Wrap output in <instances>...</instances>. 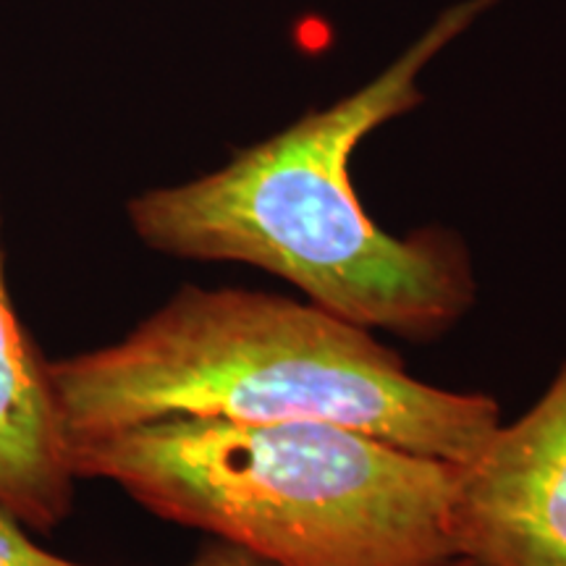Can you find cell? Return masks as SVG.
<instances>
[{
	"label": "cell",
	"instance_id": "obj_1",
	"mask_svg": "<svg viewBox=\"0 0 566 566\" xmlns=\"http://www.w3.org/2000/svg\"><path fill=\"white\" fill-rule=\"evenodd\" d=\"M493 3H457L365 87L233 150L218 171L132 197V231L168 258L279 275L315 307L373 334L412 344L451 334L478 302L470 247L443 226L407 237L380 229L349 166L375 129L420 108V71Z\"/></svg>",
	"mask_w": 566,
	"mask_h": 566
},
{
	"label": "cell",
	"instance_id": "obj_2",
	"mask_svg": "<svg viewBox=\"0 0 566 566\" xmlns=\"http://www.w3.org/2000/svg\"><path fill=\"white\" fill-rule=\"evenodd\" d=\"M71 438L168 417L331 422L464 464L499 428V401L407 370L373 331L307 300L184 286L118 342L51 359Z\"/></svg>",
	"mask_w": 566,
	"mask_h": 566
},
{
	"label": "cell",
	"instance_id": "obj_3",
	"mask_svg": "<svg viewBox=\"0 0 566 566\" xmlns=\"http://www.w3.org/2000/svg\"><path fill=\"white\" fill-rule=\"evenodd\" d=\"M80 480L275 566H430L457 556V464L331 422L168 417L71 438Z\"/></svg>",
	"mask_w": 566,
	"mask_h": 566
},
{
	"label": "cell",
	"instance_id": "obj_4",
	"mask_svg": "<svg viewBox=\"0 0 566 566\" xmlns=\"http://www.w3.org/2000/svg\"><path fill=\"white\" fill-rule=\"evenodd\" d=\"M449 525L454 554L483 566H566V363L457 464Z\"/></svg>",
	"mask_w": 566,
	"mask_h": 566
},
{
	"label": "cell",
	"instance_id": "obj_5",
	"mask_svg": "<svg viewBox=\"0 0 566 566\" xmlns=\"http://www.w3.org/2000/svg\"><path fill=\"white\" fill-rule=\"evenodd\" d=\"M76 480L51 359L13 307L0 216V512L53 533L74 509Z\"/></svg>",
	"mask_w": 566,
	"mask_h": 566
},
{
	"label": "cell",
	"instance_id": "obj_6",
	"mask_svg": "<svg viewBox=\"0 0 566 566\" xmlns=\"http://www.w3.org/2000/svg\"><path fill=\"white\" fill-rule=\"evenodd\" d=\"M0 566H95L71 562L66 556L38 546L30 537V530L13 520L11 514L0 512Z\"/></svg>",
	"mask_w": 566,
	"mask_h": 566
},
{
	"label": "cell",
	"instance_id": "obj_7",
	"mask_svg": "<svg viewBox=\"0 0 566 566\" xmlns=\"http://www.w3.org/2000/svg\"><path fill=\"white\" fill-rule=\"evenodd\" d=\"M187 566H275V564L250 554V551L233 546V543L216 541V537H212L208 546H202L200 554H197Z\"/></svg>",
	"mask_w": 566,
	"mask_h": 566
},
{
	"label": "cell",
	"instance_id": "obj_8",
	"mask_svg": "<svg viewBox=\"0 0 566 566\" xmlns=\"http://www.w3.org/2000/svg\"><path fill=\"white\" fill-rule=\"evenodd\" d=\"M430 566H483V564L472 562V558H467V556H451V558H443V562L430 564Z\"/></svg>",
	"mask_w": 566,
	"mask_h": 566
}]
</instances>
